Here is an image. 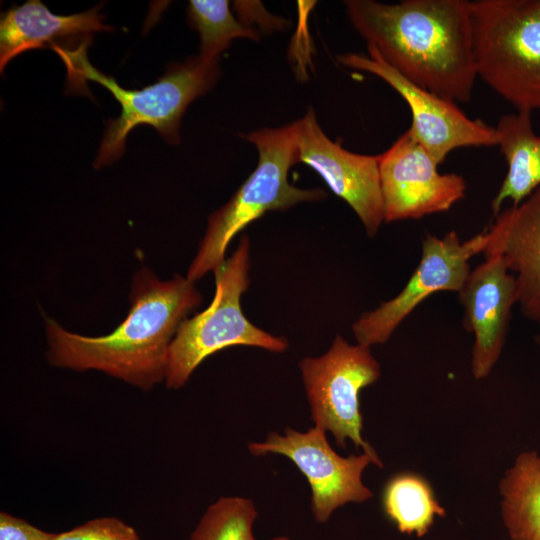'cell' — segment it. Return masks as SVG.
<instances>
[{"label": "cell", "mask_w": 540, "mask_h": 540, "mask_svg": "<svg viewBox=\"0 0 540 540\" xmlns=\"http://www.w3.org/2000/svg\"><path fill=\"white\" fill-rule=\"evenodd\" d=\"M344 3L355 30L397 72L454 102L471 100L477 74L470 1Z\"/></svg>", "instance_id": "1"}, {"label": "cell", "mask_w": 540, "mask_h": 540, "mask_svg": "<svg viewBox=\"0 0 540 540\" xmlns=\"http://www.w3.org/2000/svg\"><path fill=\"white\" fill-rule=\"evenodd\" d=\"M130 309L108 335L89 337L46 318L47 359L74 371L97 370L143 391L165 381L170 344L187 315L202 303L193 282L179 275L162 281L149 268L132 280Z\"/></svg>", "instance_id": "2"}, {"label": "cell", "mask_w": 540, "mask_h": 540, "mask_svg": "<svg viewBox=\"0 0 540 540\" xmlns=\"http://www.w3.org/2000/svg\"><path fill=\"white\" fill-rule=\"evenodd\" d=\"M89 44L53 50L66 67L69 89L84 91V81H94L108 89L121 106L119 117L107 123L93 164L95 168L119 159L124 153L128 134L139 125H150L167 142L179 143L181 119L186 108L208 92L220 76L218 60H207L198 55L172 63L154 84L142 89H125L89 62Z\"/></svg>", "instance_id": "3"}, {"label": "cell", "mask_w": 540, "mask_h": 540, "mask_svg": "<svg viewBox=\"0 0 540 540\" xmlns=\"http://www.w3.org/2000/svg\"><path fill=\"white\" fill-rule=\"evenodd\" d=\"M258 150L256 169L230 200L212 213L186 278L195 283L225 262L232 239L250 223L273 210H285L300 202L326 196L320 188L301 189L288 180L298 163L294 122L279 128H262L243 134Z\"/></svg>", "instance_id": "4"}, {"label": "cell", "mask_w": 540, "mask_h": 540, "mask_svg": "<svg viewBox=\"0 0 540 540\" xmlns=\"http://www.w3.org/2000/svg\"><path fill=\"white\" fill-rule=\"evenodd\" d=\"M477 77L516 111L540 110V0L470 1Z\"/></svg>", "instance_id": "5"}, {"label": "cell", "mask_w": 540, "mask_h": 540, "mask_svg": "<svg viewBox=\"0 0 540 540\" xmlns=\"http://www.w3.org/2000/svg\"><path fill=\"white\" fill-rule=\"evenodd\" d=\"M250 244L247 236L214 271L216 290L210 305L180 324L168 352L165 384L183 387L209 356L235 345L253 346L274 353L287 350L286 338L252 324L242 312L241 296L249 286Z\"/></svg>", "instance_id": "6"}, {"label": "cell", "mask_w": 540, "mask_h": 540, "mask_svg": "<svg viewBox=\"0 0 540 540\" xmlns=\"http://www.w3.org/2000/svg\"><path fill=\"white\" fill-rule=\"evenodd\" d=\"M299 369L314 426L330 432L343 449L346 441L351 440L373 459L374 465L382 468L378 454L362 437L360 392L381 375L370 347L349 344L336 335L323 355L303 358Z\"/></svg>", "instance_id": "7"}, {"label": "cell", "mask_w": 540, "mask_h": 540, "mask_svg": "<svg viewBox=\"0 0 540 540\" xmlns=\"http://www.w3.org/2000/svg\"><path fill=\"white\" fill-rule=\"evenodd\" d=\"M487 230L461 241L456 231L442 237L428 234L422 241L420 262L404 288L391 300L363 313L352 325L358 344L386 343L419 304L440 291L459 292L471 272L469 260L483 253Z\"/></svg>", "instance_id": "8"}, {"label": "cell", "mask_w": 540, "mask_h": 540, "mask_svg": "<svg viewBox=\"0 0 540 540\" xmlns=\"http://www.w3.org/2000/svg\"><path fill=\"white\" fill-rule=\"evenodd\" d=\"M253 456L282 455L305 476L311 489L310 508L315 520L325 523L347 503H363L373 497L362 474L373 459L366 453L339 455L329 444L326 431L313 426L301 432L287 427L284 434L269 432L261 442H251Z\"/></svg>", "instance_id": "9"}, {"label": "cell", "mask_w": 540, "mask_h": 540, "mask_svg": "<svg viewBox=\"0 0 540 540\" xmlns=\"http://www.w3.org/2000/svg\"><path fill=\"white\" fill-rule=\"evenodd\" d=\"M367 50L369 56L345 53L338 61L381 78L405 100L412 114L407 130L439 165L455 149L497 145L495 127L469 118L456 102L411 82L388 65L373 46L367 45Z\"/></svg>", "instance_id": "10"}, {"label": "cell", "mask_w": 540, "mask_h": 540, "mask_svg": "<svg viewBox=\"0 0 540 540\" xmlns=\"http://www.w3.org/2000/svg\"><path fill=\"white\" fill-rule=\"evenodd\" d=\"M378 158L384 222L445 212L465 196V179L440 173L437 161L408 130Z\"/></svg>", "instance_id": "11"}, {"label": "cell", "mask_w": 540, "mask_h": 540, "mask_svg": "<svg viewBox=\"0 0 540 540\" xmlns=\"http://www.w3.org/2000/svg\"><path fill=\"white\" fill-rule=\"evenodd\" d=\"M298 162L314 169L332 192L356 213L369 237L384 222V206L377 156L346 150L322 131L312 108L294 122Z\"/></svg>", "instance_id": "12"}, {"label": "cell", "mask_w": 540, "mask_h": 540, "mask_svg": "<svg viewBox=\"0 0 540 540\" xmlns=\"http://www.w3.org/2000/svg\"><path fill=\"white\" fill-rule=\"evenodd\" d=\"M458 292L463 325L474 334L471 368L475 379L487 377L502 353L511 310L517 303V283L503 257L485 252Z\"/></svg>", "instance_id": "13"}, {"label": "cell", "mask_w": 540, "mask_h": 540, "mask_svg": "<svg viewBox=\"0 0 540 540\" xmlns=\"http://www.w3.org/2000/svg\"><path fill=\"white\" fill-rule=\"evenodd\" d=\"M487 233L483 253L503 257L516 278L522 313L540 324V187L519 205L502 209Z\"/></svg>", "instance_id": "14"}, {"label": "cell", "mask_w": 540, "mask_h": 540, "mask_svg": "<svg viewBox=\"0 0 540 540\" xmlns=\"http://www.w3.org/2000/svg\"><path fill=\"white\" fill-rule=\"evenodd\" d=\"M100 6L68 16L52 13L42 2L29 0L13 6L1 15L0 68L28 50L37 48H71L91 42L99 31H111L103 23Z\"/></svg>", "instance_id": "15"}, {"label": "cell", "mask_w": 540, "mask_h": 540, "mask_svg": "<svg viewBox=\"0 0 540 540\" xmlns=\"http://www.w3.org/2000/svg\"><path fill=\"white\" fill-rule=\"evenodd\" d=\"M531 115L504 114L495 126L496 146L507 162V173L491 203L494 216L506 200L517 206L540 187V135L533 130Z\"/></svg>", "instance_id": "16"}, {"label": "cell", "mask_w": 540, "mask_h": 540, "mask_svg": "<svg viewBox=\"0 0 540 540\" xmlns=\"http://www.w3.org/2000/svg\"><path fill=\"white\" fill-rule=\"evenodd\" d=\"M503 523L512 540H540V454L520 453L499 483Z\"/></svg>", "instance_id": "17"}, {"label": "cell", "mask_w": 540, "mask_h": 540, "mask_svg": "<svg viewBox=\"0 0 540 540\" xmlns=\"http://www.w3.org/2000/svg\"><path fill=\"white\" fill-rule=\"evenodd\" d=\"M381 500L387 518L407 535L423 537L436 516L446 515L430 483L413 472H400L390 477L383 487Z\"/></svg>", "instance_id": "18"}, {"label": "cell", "mask_w": 540, "mask_h": 540, "mask_svg": "<svg viewBox=\"0 0 540 540\" xmlns=\"http://www.w3.org/2000/svg\"><path fill=\"white\" fill-rule=\"evenodd\" d=\"M187 17L200 36L199 55L207 60H219L234 39L259 40L254 28L234 17L226 0H191Z\"/></svg>", "instance_id": "19"}, {"label": "cell", "mask_w": 540, "mask_h": 540, "mask_svg": "<svg viewBox=\"0 0 540 540\" xmlns=\"http://www.w3.org/2000/svg\"><path fill=\"white\" fill-rule=\"evenodd\" d=\"M258 512L254 502L241 496H222L210 504L189 540H256Z\"/></svg>", "instance_id": "20"}, {"label": "cell", "mask_w": 540, "mask_h": 540, "mask_svg": "<svg viewBox=\"0 0 540 540\" xmlns=\"http://www.w3.org/2000/svg\"><path fill=\"white\" fill-rule=\"evenodd\" d=\"M53 540H141L136 530L116 517L89 520L68 531L55 533Z\"/></svg>", "instance_id": "21"}, {"label": "cell", "mask_w": 540, "mask_h": 540, "mask_svg": "<svg viewBox=\"0 0 540 540\" xmlns=\"http://www.w3.org/2000/svg\"><path fill=\"white\" fill-rule=\"evenodd\" d=\"M54 535L6 511L0 512V540H53Z\"/></svg>", "instance_id": "22"}, {"label": "cell", "mask_w": 540, "mask_h": 540, "mask_svg": "<svg viewBox=\"0 0 540 540\" xmlns=\"http://www.w3.org/2000/svg\"><path fill=\"white\" fill-rule=\"evenodd\" d=\"M270 540H291V539H289L287 537H276V538H272Z\"/></svg>", "instance_id": "23"}, {"label": "cell", "mask_w": 540, "mask_h": 540, "mask_svg": "<svg viewBox=\"0 0 540 540\" xmlns=\"http://www.w3.org/2000/svg\"><path fill=\"white\" fill-rule=\"evenodd\" d=\"M535 340L540 345V336H537Z\"/></svg>", "instance_id": "24"}]
</instances>
